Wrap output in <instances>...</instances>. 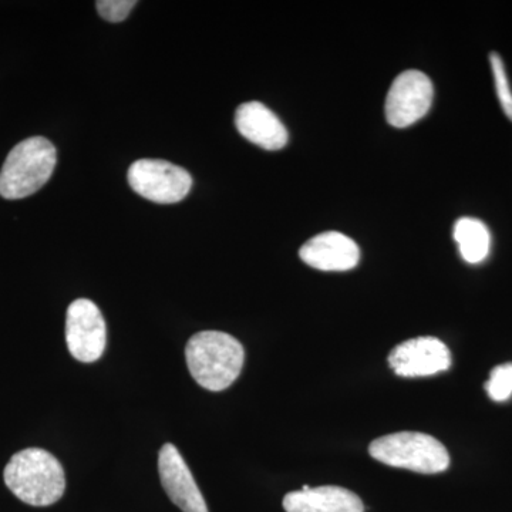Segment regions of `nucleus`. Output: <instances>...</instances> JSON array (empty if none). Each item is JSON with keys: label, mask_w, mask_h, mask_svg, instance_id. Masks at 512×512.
<instances>
[{"label": "nucleus", "mask_w": 512, "mask_h": 512, "mask_svg": "<svg viewBox=\"0 0 512 512\" xmlns=\"http://www.w3.org/2000/svg\"><path fill=\"white\" fill-rule=\"evenodd\" d=\"M185 359L195 382L210 392H222L241 375L245 350L234 336L205 330L188 340Z\"/></svg>", "instance_id": "1"}, {"label": "nucleus", "mask_w": 512, "mask_h": 512, "mask_svg": "<svg viewBox=\"0 0 512 512\" xmlns=\"http://www.w3.org/2000/svg\"><path fill=\"white\" fill-rule=\"evenodd\" d=\"M5 483L23 503L47 507L57 503L66 490L62 464L49 451L26 448L10 458Z\"/></svg>", "instance_id": "2"}, {"label": "nucleus", "mask_w": 512, "mask_h": 512, "mask_svg": "<svg viewBox=\"0 0 512 512\" xmlns=\"http://www.w3.org/2000/svg\"><path fill=\"white\" fill-rule=\"evenodd\" d=\"M56 163V148L47 138L20 141L0 170V195L6 200H22L35 194L50 180Z\"/></svg>", "instance_id": "3"}, {"label": "nucleus", "mask_w": 512, "mask_h": 512, "mask_svg": "<svg viewBox=\"0 0 512 512\" xmlns=\"http://www.w3.org/2000/svg\"><path fill=\"white\" fill-rule=\"evenodd\" d=\"M370 456L386 466L406 468L414 473L437 474L450 466L447 448L429 434L400 431L370 444Z\"/></svg>", "instance_id": "4"}, {"label": "nucleus", "mask_w": 512, "mask_h": 512, "mask_svg": "<svg viewBox=\"0 0 512 512\" xmlns=\"http://www.w3.org/2000/svg\"><path fill=\"white\" fill-rule=\"evenodd\" d=\"M128 184L141 197L157 204H175L190 194L192 177L184 168L164 160H138L128 170Z\"/></svg>", "instance_id": "5"}, {"label": "nucleus", "mask_w": 512, "mask_h": 512, "mask_svg": "<svg viewBox=\"0 0 512 512\" xmlns=\"http://www.w3.org/2000/svg\"><path fill=\"white\" fill-rule=\"evenodd\" d=\"M434 87L427 74L407 70L394 79L386 97L384 113L389 124L406 128L429 113L433 104Z\"/></svg>", "instance_id": "6"}, {"label": "nucleus", "mask_w": 512, "mask_h": 512, "mask_svg": "<svg viewBox=\"0 0 512 512\" xmlns=\"http://www.w3.org/2000/svg\"><path fill=\"white\" fill-rule=\"evenodd\" d=\"M106 340V320L96 303L89 299L72 302L66 315V343L74 359L96 362L103 356Z\"/></svg>", "instance_id": "7"}, {"label": "nucleus", "mask_w": 512, "mask_h": 512, "mask_svg": "<svg viewBox=\"0 0 512 512\" xmlns=\"http://www.w3.org/2000/svg\"><path fill=\"white\" fill-rule=\"evenodd\" d=\"M389 365L397 376H433L450 369L451 353L441 340L423 336L396 346L390 353Z\"/></svg>", "instance_id": "8"}, {"label": "nucleus", "mask_w": 512, "mask_h": 512, "mask_svg": "<svg viewBox=\"0 0 512 512\" xmlns=\"http://www.w3.org/2000/svg\"><path fill=\"white\" fill-rule=\"evenodd\" d=\"M158 471L165 493L183 512H208L207 503L183 456L174 444H164L158 454Z\"/></svg>", "instance_id": "9"}, {"label": "nucleus", "mask_w": 512, "mask_h": 512, "mask_svg": "<svg viewBox=\"0 0 512 512\" xmlns=\"http://www.w3.org/2000/svg\"><path fill=\"white\" fill-rule=\"evenodd\" d=\"M299 256L306 265L319 271L343 272L359 264L360 249L342 232L329 231L305 242Z\"/></svg>", "instance_id": "10"}, {"label": "nucleus", "mask_w": 512, "mask_h": 512, "mask_svg": "<svg viewBox=\"0 0 512 512\" xmlns=\"http://www.w3.org/2000/svg\"><path fill=\"white\" fill-rule=\"evenodd\" d=\"M235 126L242 137L266 151L282 150L288 144L284 123L259 101H249L238 107Z\"/></svg>", "instance_id": "11"}, {"label": "nucleus", "mask_w": 512, "mask_h": 512, "mask_svg": "<svg viewBox=\"0 0 512 512\" xmlns=\"http://www.w3.org/2000/svg\"><path fill=\"white\" fill-rule=\"evenodd\" d=\"M282 504L286 512H365L355 493L336 485H305L301 491L286 494Z\"/></svg>", "instance_id": "12"}, {"label": "nucleus", "mask_w": 512, "mask_h": 512, "mask_svg": "<svg viewBox=\"0 0 512 512\" xmlns=\"http://www.w3.org/2000/svg\"><path fill=\"white\" fill-rule=\"evenodd\" d=\"M454 241L468 264H481L491 251L490 229L477 218H460L454 225Z\"/></svg>", "instance_id": "13"}, {"label": "nucleus", "mask_w": 512, "mask_h": 512, "mask_svg": "<svg viewBox=\"0 0 512 512\" xmlns=\"http://www.w3.org/2000/svg\"><path fill=\"white\" fill-rule=\"evenodd\" d=\"M491 70H493L495 92H497L498 101L508 120L512 121V90L510 80H508L507 70L503 57L493 52L490 55Z\"/></svg>", "instance_id": "14"}, {"label": "nucleus", "mask_w": 512, "mask_h": 512, "mask_svg": "<svg viewBox=\"0 0 512 512\" xmlns=\"http://www.w3.org/2000/svg\"><path fill=\"white\" fill-rule=\"evenodd\" d=\"M485 390L494 402H507L512 396V363L494 367Z\"/></svg>", "instance_id": "15"}, {"label": "nucleus", "mask_w": 512, "mask_h": 512, "mask_svg": "<svg viewBox=\"0 0 512 512\" xmlns=\"http://www.w3.org/2000/svg\"><path fill=\"white\" fill-rule=\"evenodd\" d=\"M136 5L137 2L134 0H99L96 3L101 18L113 23L126 20Z\"/></svg>", "instance_id": "16"}]
</instances>
